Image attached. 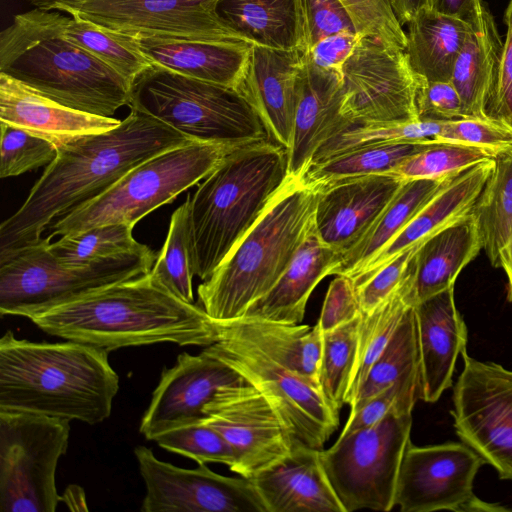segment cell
Instances as JSON below:
<instances>
[{
	"instance_id": "2e32d148",
	"label": "cell",
	"mask_w": 512,
	"mask_h": 512,
	"mask_svg": "<svg viewBox=\"0 0 512 512\" xmlns=\"http://www.w3.org/2000/svg\"><path fill=\"white\" fill-rule=\"evenodd\" d=\"M484 459L465 443H409L400 468L395 506L402 512H498L510 509L478 498L473 483Z\"/></svg>"
},
{
	"instance_id": "9c48e42d",
	"label": "cell",
	"mask_w": 512,
	"mask_h": 512,
	"mask_svg": "<svg viewBox=\"0 0 512 512\" xmlns=\"http://www.w3.org/2000/svg\"><path fill=\"white\" fill-rule=\"evenodd\" d=\"M50 237L0 264V314L30 318L94 290L148 274L156 255L147 246L83 266L61 263Z\"/></svg>"
},
{
	"instance_id": "e0dca14e",
	"label": "cell",
	"mask_w": 512,
	"mask_h": 512,
	"mask_svg": "<svg viewBox=\"0 0 512 512\" xmlns=\"http://www.w3.org/2000/svg\"><path fill=\"white\" fill-rule=\"evenodd\" d=\"M134 453L146 487L142 512H267L251 479L217 474L205 463L180 468L144 446Z\"/></svg>"
},
{
	"instance_id": "74e56055",
	"label": "cell",
	"mask_w": 512,
	"mask_h": 512,
	"mask_svg": "<svg viewBox=\"0 0 512 512\" xmlns=\"http://www.w3.org/2000/svg\"><path fill=\"white\" fill-rule=\"evenodd\" d=\"M64 34L70 41L110 66L131 83L152 66L133 36L77 16L67 17Z\"/></svg>"
},
{
	"instance_id": "9a60e30c",
	"label": "cell",
	"mask_w": 512,
	"mask_h": 512,
	"mask_svg": "<svg viewBox=\"0 0 512 512\" xmlns=\"http://www.w3.org/2000/svg\"><path fill=\"white\" fill-rule=\"evenodd\" d=\"M453 390L454 428L463 443L512 480V370L470 357Z\"/></svg>"
},
{
	"instance_id": "4316f807",
	"label": "cell",
	"mask_w": 512,
	"mask_h": 512,
	"mask_svg": "<svg viewBox=\"0 0 512 512\" xmlns=\"http://www.w3.org/2000/svg\"><path fill=\"white\" fill-rule=\"evenodd\" d=\"M0 122L57 144L76 136L111 130L121 120L72 109L0 73Z\"/></svg>"
},
{
	"instance_id": "c3c4849f",
	"label": "cell",
	"mask_w": 512,
	"mask_h": 512,
	"mask_svg": "<svg viewBox=\"0 0 512 512\" xmlns=\"http://www.w3.org/2000/svg\"><path fill=\"white\" fill-rule=\"evenodd\" d=\"M357 33L406 49L407 36L387 0H340Z\"/></svg>"
},
{
	"instance_id": "8d00e7d4",
	"label": "cell",
	"mask_w": 512,
	"mask_h": 512,
	"mask_svg": "<svg viewBox=\"0 0 512 512\" xmlns=\"http://www.w3.org/2000/svg\"><path fill=\"white\" fill-rule=\"evenodd\" d=\"M472 212L477 218L483 248L491 264L500 257L512 238V148L494 157V168Z\"/></svg>"
},
{
	"instance_id": "816d5d0a",
	"label": "cell",
	"mask_w": 512,
	"mask_h": 512,
	"mask_svg": "<svg viewBox=\"0 0 512 512\" xmlns=\"http://www.w3.org/2000/svg\"><path fill=\"white\" fill-rule=\"evenodd\" d=\"M425 240L402 251L379 270L355 284L362 312H370L398 287L405 277L410 260Z\"/></svg>"
},
{
	"instance_id": "7a4b0ae2",
	"label": "cell",
	"mask_w": 512,
	"mask_h": 512,
	"mask_svg": "<svg viewBox=\"0 0 512 512\" xmlns=\"http://www.w3.org/2000/svg\"><path fill=\"white\" fill-rule=\"evenodd\" d=\"M44 332L109 351L171 342L208 347L217 322L155 283L149 273L94 290L29 318Z\"/></svg>"
},
{
	"instance_id": "f35d334b",
	"label": "cell",
	"mask_w": 512,
	"mask_h": 512,
	"mask_svg": "<svg viewBox=\"0 0 512 512\" xmlns=\"http://www.w3.org/2000/svg\"><path fill=\"white\" fill-rule=\"evenodd\" d=\"M419 370V350L414 305L405 312L393 337L374 362L350 403V412L401 377Z\"/></svg>"
},
{
	"instance_id": "1f68e13d",
	"label": "cell",
	"mask_w": 512,
	"mask_h": 512,
	"mask_svg": "<svg viewBox=\"0 0 512 512\" xmlns=\"http://www.w3.org/2000/svg\"><path fill=\"white\" fill-rule=\"evenodd\" d=\"M453 175L455 174L440 178L404 180L363 239L342 257L334 275L356 277L414 219Z\"/></svg>"
},
{
	"instance_id": "60d3db41",
	"label": "cell",
	"mask_w": 512,
	"mask_h": 512,
	"mask_svg": "<svg viewBox=\"0 0 512 512\" xmlns=\"http://www.w3.org/2000/svg\"><path fill=\"white\" fill-rule=\"evenodd\" d=\"M132 225L111 223L61 236L48 249L58 261L70 266H83L142 247L132 236Z\"/></svg>"
},
{
	"instance_id": "8fae6325",
	"label": "cell",
	"mask_w": 512,
	"mask_h": 512,
	"mask_svg": "<svg viewBox=\"0 0 512 512\" xmlns=\"http://www.w3.org/2000/svg\"><path fill=\"white\" fill-rule=\"evenodd\" d=\"M70 420L0 410V511L54 512L56 469L67 452Z\"/></svg>"
},
{
	"instance_id": "91938a15",
	"label": "cell",
	"mask_w": 512,
	"mask_h": 512,
	"mask_svg": "<svg viewBox=\"0 0 512 512\" xmlns=\"http://www.w3.org/2000/svg\"><path fill=\"white\" fill-rule=\"evenodd\" d=\"M63 501L71 510H87L85 494L81 487L71 485L66 489L64 495L61 496Z\"/></svg>"
},
{
	"instance_id": "7bdbcfd3",
	"label": "cell",
	"mask_w": 512,
	"mask_h": 512,
	"mask_svg": "<svg viewBox=\"0 0 512 512\" xmlns=\"http://www.w3.org/2000/svg\"><path fill=\"white\" fill-rule=\"evenodd\" d=\"M444 121L419 120L397 125H357L326 141L315 153L312 163H318L350 150L394 142L434 140Z\"/></svg>"
},
{
	"instance_id": "ba28073f",
	"label": "cell",
	"mask_w": 512,
	"mask_h": 512,
	"mask_svg": "<svg viewBox=\"0 0 512 512\" xmlns=\"http://www.w3.org/2000/svg\"><path fill=\"white\" fill-rule=\"evenodd\" d=\"M239 147L193 141L159 153L132 168L101 195L57 219L49 237L111 223L135 226L208 176Z\"/></svg>"
},
{
	"instance_id": "ee69618b",
	"label": "cell",
	"mask_w": 512,
	"mask_h": 512,
	"mask_svg": "<svg viewBox=\"0 0 512 512\" xmlns=\"http://www.w3.org/2000/svg\"><path fill=\"white\" fill-rule=\"evenodd\" d=\"M495 156L496 153L477 146L434 143L404 161L390 173L403 180L440 178L459 173Z\"/></svg>"
},
{
	"instance_id": "680465c9",
	"label": "cell",
	"mask_w": 512,
	"mask_h": 512,
	"mask_svg": "<svg viewBox=\"0 0 512 512\" xmlns=\"http://www.w3.org/2000/svg\"><path fill=\"white\" fill-rule=\"evenodd\" d=\"M397 20L403 26L420 11L429 8V0H387Z\"/></svg>"
},
{
	"instance_id": "d6986e66",
	"label": "cell",
	"mask_w": 512,
	"mask_h": 512,
	"mask_svg": "<svg viewBox=\"0 0 512 512\" xmlns=\"http://www.w3.org/2000/svg\"><path fill=\"white\" fill-rule=\"evenodd\" d=\"M204 423L231 447V471L251 479L286 455L293 439L266 398L251 384L219 395L204 409Z\"/></svg>"
},
{
	"instance_id": "7402d4cb",
	"label": "cell",
	"mask_w": 512,
	"mask_h": 512,
	"mask_svg": "<svg viewBox=\"0 0 512 512\" xmlns=\"http://www.w3.org/2000/svg\"><path fill=\"white\" fill-rule=\"evenodd\" d=\"M451 286L414 305L419 350V398L436 402L453 382L468 332Z\"/></svg>"
},
{
	"instance_id": "e575fe53",
	"label": "cell",
	"mask_w": 512,
	"mask_h": 512,
	"mask_svg": "<svg viewBox=\"0 0 512 512\" xmlns=\"http://www.w3.org/2000/svg\"><path fill=\"white\" fill-rule=\"evenodd\" d=\"M413 258V257H412ZM413 261L398 287L370 312L361 313L355 365L348 404L354 399L367 373L393 337L407 309L415 305Z\"/></svg>"
},
{
	"instance_id": "f1b7e54d",
	"label": "cell",
	"mask_w": 512,
	"mask_h": 512,
	"mask_svg": "<svg viewBox=\"0 0 512 512\" xmlns=\"http://www.w3.org/2000/svg\"><path fill=\"white\" fill-rule=\"evenodd\" d=\"M483 248L479 224L473 212L427 238L414 254L415 303L451 286Z\"/></svg>"
},
{
	"instance_id": "d6a6232c",
	"label": "cell",
	"mask_w": 512,
	"mask_h": 512,
	"mask_svg": "<svg viewBox=\"0 0 512 512\" xmlns=\"http://www.w3.org/2000/svg\"><path fill=\"white\" fill-rule=\"evenodd\" d=\"M407 25L405 51L413 71L426 81H451L456 59L472 29L430 8L420 11Z\"/></svg>"
},
{
	"instance_id": "7c38bea8",
	"label": "cell",
	"mask_w": 512,
	"mask_h": 512,
	"mask_svg": "<svg viewBox=\"0 0 512 512\" xmlns=\"http://www.w3.org/2000/svg\"><path fill=\"white\" fill-rule=\"evenodd\" d=\"M219 339L205 349L237 370L273 407L293 442L322 449L339 425V410L319 385L278 363L217 322Z\"/></svg>"
},
{
	"instance_id": "ffe728a7",
	"label": "cell",
	"mask_w": 512,
	"mask_h": 512,
	"mask_svg": "<svg viewBox=\"0 0 512 512\" xmlns=\"http://www.w3.org/2000/svg\"><path fill=\"white\" fill-rule=\"evenodd\" d=\"M404 180L392 173L335 181L316 191L315 228L342 257L367 234Z\"/></svg>"
},
{
	"instance_id": "db71d44e",
	"label": "cell",
	"mask_w": 512,
	"mask_h": 512,
	"mask_svg": "<svg viewBox=\"0 0 512 512\" xmlns=\"http://www.w3.org/2000/svg\"><path fill=\"white\" fill-rule=\"evenodd\" d=\"M361 312L353 279L337 275L329 285L317 323L326 332L355 319Z\"/></svg>"
},
{
	"instance_id": "30bf717a",
	"label": "cell",
	"mask_w": 512,
	"mask_h": 512,
	"mask_svg": "<svg viewBox=\"0 0 512 512\" xmlns=\"http://www.w3.org/2000/svg\"><path fill=\"white\" fill-rule=\"evenodd\" d=\"M411 428L412 412L392 411L321 449L322 465L345 512L393 509Z\"/></svg>"
},
{
	"instance_id": "cb8c5ba5",
	"label": "cell",
	"mask_w": 512,
	"mask_h": 512,
	"mask_svg": "<svg viewBox=\"0 0 512 512\" xmlns=\"http://www.w3.org/2000/svg\"><path fill=\"white\" fill-rule=\"evenodd\" d=\"M341 102L342 71L319 68L305 56L288 150L290 177L299 178L326 141L354 124L342 115Z\"/></svg>"
},
{
	"instance_id": "d590c367",
	"label": "cell",
	"mask_w": 512,
	"mask_h": 512,
	"mask_svg": "<svg viewBox=\"0 0 512 512\" xmlns=\"http://www.w3.org/2000/svg\"><path fill=\"white\" fill-rule=\"evenodd\" d=\"M434 143L438 142H394L359 147L325 161L310 164L298 179L304 186L316 192L338 180L390 173L404 161Z\"/></svg>"
},
{
	"instance_id": "5b68a950",
	"label": "cell",
	"mask_w": 512,
	"mask_h": 512,
	"mask_svg": "<svg viewBox=\"0 0 512 512\" xmlns=\"http://www.w3.org/2000/svg\"><path fill=\"white\" fill-rule=\"evenodd\" d=\"M288 150L265 140L237 148L208 175L189 204L192 270L208 279L288 179Z\"/></svg>"
},
{
	"instance_id": "6125c7cd",
	"label": "cell",
	"mask_w": 512,
	"mask_h": 512,
	"mask_svg": "<svg viewBox=\"0 0 512 512\" xmlns=\"http://www.w3.org/2000/svg\"><path fill=\"white\" fill-rule=\"evenodd\" d=\"M30 4L34 5L35 7H39L41 4L49 1V0H27Z\"/></svg>"
},
{
	"instance_id": "44dd1931",
	"label": "cell",
	"mask_w": 512,
	"mask_h": 512,
	"mask_svg": "<svg viewBox=\"0 0 512 512\" xmlns=\"http://www.w3.org/2000/svg\"><path fill=\"white\" fill-rule=\"evenodd\" d=\"M305 51L252 45L237 89L260 116L270 139L289 150L299 98Z\"/></svg>"
},
{
	"instance_id": "681fc988",
	"label": "cell",
	"mask_w": 512,
	"mask_h": 512,
	"mask_svg": "<svg viewBox=\"0 0 512 512\" xmlns=\"http://www.w3.org/2000/svg\"><path fill=\"white\" fill-rule=\"evenodd\" d=\"M434 141L477 146L497 154L512 148V128L490 118H462L444 121Z\"/></svg>"
},
{
	"instance_id": "f5cc1de1",
	"label": "cell",
	"mask_w": 512,
	"mask_h": 512,
	"mask_svg": "<svg viewBox=\"0 0 512 512\" xmlns=\"http://www.w3.org/2000/svg\"><path fill=\"white\" fill-rule=\"evenodd\" d=\"M419 120L450 121L466 118L461 98L451 81L421 78L417 93Z\"/></svg>"
},
{
	"instance_id": "6da1fadb",
	"label": "cell",
	"mask_w": 512,
	"mask_h": 512,
	"mask_svg": "<svg viewBox=\"0 0 512 512\" xmlns=\"http://www.w3.org/2000/svg\"><path fill=\"white\" fill-rule=\"evenodd\" d=\"M191 142L171 126L133 108L116 128L58 142L55 159L22 206L0 225V264L38 244L54 219L101 195L135 166Z\"/></svg>"
},
{
	"instance_id": "b9f144b4",
	"label": "cell",
	"mask_w": 512,
	"mask_h": 512,
	"mask_svg": "<svg viewBox=\"0 0 512 512\" xmlns=\"http://www.w3.org/2000/svg\"><path fill=\"white\" fill-rule=\"evenodd\" d=\"M360 316L361 314L351 321L323 332L320 387L337 410L348 404L357 353Z\"/></svg>"
},
{
	"instance_id": "9f6ffc18",
	"label": "cell",
	"mask_w": 512,
	"mask_h": 512,
	"mask_svg": "<svg viewBox=\"0 0 512 512\" xmlns=\"http://www.w3.org/2000/svg\"><path fill=\"white\" fill-rule=\"evenodd\" d=\"M362 36L357 32L345 31L324 37L305 51V56L319 68L342 71Z\"/></svg>"
},
{
	"instance_id": "bcb514c9",
	"label": "cell",
	"mask_w": 512,
	"mask_h": 512,
	"mask_svg": "<svg viewBox=\"0 0 512 512\" xmlns=\"http://www.w3.org/2000/svg\"><path fill=\"white\" fill-rule=\"evenodd\" d=\"M1 124L0 177L18 176L49 165L57 155L54 141L23 128Z\"/></svg>"
},
{
	"instance_id": "8992f818",
	"label": "cell",
	"mask_w": 512,
	"mask_h": 512,
	"mask_svg": "<svg viewBox=\"0 0 512 512\" xmlns=\"http://www.w3.org/2000/svg\"><path fill=\"white\" fill-rule=\"evenodd\" d=\"M317 198L298 178L288 177L257 222L198 286L201 307L212 320L242 318L272 289L315 222Z\"/></svg>"
},
{
	"instance_id": "f6af8a7d",
	"label": "cell",
	"mask_w": 512,
	"mask_h": 512,
	"mask_svg": "<svg viewBox=\"0 0 512 512\" xmlns=\"http://www.w3.org/2000/svg\"><path fill=\"white\" fill-rule=\"evenodd\" d=\"M160 447L191 458L199 463L217 462L231 468L234 454L214 428L203 421L179 426L165 431L154 438Z\"/></svg>"
},
{
	"instance_id": "ab89813d",
	"label": "cell",
	"mask_w": 512,
	"mask_h": 512,
	"mask_svg": "<svg viewBox=\"0 0 512 512\" xmlns=\"http://www.w3.org/2000/svg\"><path fill=\"white\" fill-rule=\"evenodd\" d=\"M190 194L173 212L164 245L149 272L152 280L187 303H194L189 227Z\"/></svg>"
},
{
	"instance_id": "f546056e",
	"label": "cell",
	"mask_w": 512,
	"mask_h": 512,
	"mask_svg": "<svg viewBox=\"0 0 512 512\" xmlns=\"http://www.w3.org/2000/svg\"><path fill=\"white\" fill-rule=\"evenodd\" d=\"M503 42L490 11L486 9L478 31H471L456 59L451 82L466 118L487 119L499 78Z\"/></svg>"
},
{
	"instance_id": "484cf974",
	"label": "cell",
	"mask_w": 512,
	"mask_h": 512,
	"mask_svg": "<svg viewBox=\"0 0 512 512\" xmlns=\"http://www.w3.org/2000/svg\"><path fill=\"white\" fill-rule=\"evenodd\" d=\"M494 168V158L455 175L434 195L414 219L353 279L358 283L402 251L471 213Z\"/></svg>"
},
{
	"instance_id": "f907efd6",
	"label": "cell",
	"mask_w": 512,
	"mask_h": 512,
	"mask_svg": "<svg viewBox=\"0 0 512 512\" xmlns=\"http://www.w3.org/2000/svg\"><path fill=\"white\" fill-rule=\"evenodd\" d=\"M298 7L305 51L324 37L345 31L357 32L340 0H298Z\"/></svg>"
},
{
	"instance_id": "836d02e7",
	"label": "cell",
	"mask_w": 512,
	"mask_h": 512,
	"mask_svg": "<svg viewBox=\"0 0 512 512\" xmlns=\"http://www.w3.org/2000/svg\"><path fill=\"white\" fill-rule=\"evenodd\" d=\"M217 12L252 45L305 51L298 0H220Z\"/></svg>"
},
{
	"instance_id": "83f0119b",
	"label": "cell",
	"mask_w": 512,
	"mask_h": 512,
	"mask_svg": "<svg viewBox=\"0 0 512 512\" xmlns=\"http://www.w3.org/2000/svg\"><path fill=\"white\" fill-rule=\"evenodd\" d=\"M133 37L152 64L236 90L247 70L252 49L246 42Z\"/></svg>"
},
{
	"instance_id": "ac0fdd59",
	"label": "cell",
	"mask_w": 512,
	"mask_h": 512,
	"mask_svg": "<svg viewBox=\"0 0 512 512\" xmlns=\"http://www.w3.org/2000/svg\"><path fill=\"white\" fill-rule=\"evenodd\" d=\"M250 383L233 367L204 349L180 354L162 371L139 431L148 440L173 428L199 422L204 409L219 395Z\"/></svg>"
},
{
	"instance_id": "d4e9b609",
	"label": "cell",
	"mask_w": 512,
	"mask_h": 512,
	"mask_svg": "<svg viewBox=\"0 0 512 512\" xmlns=\"http://www.w3.org/2000/svg\"><path fill=\"white\" fill-rule=\"evenodd\" d=\"M341 260L339 253L321 241L314 222L282 276L242 318L300 324L312 291L324 277L334 275Z\"/></svg>"
},
{
	"instance_id": "277c9868",
	"label": "cell",
	"mask_w": 512,
	"mask_h": 512,
	"mask_svg": "<svg viewBox=\"0 0 512 512\" xmlns=\"http://www.w3.org/2000/svg\"><path fill=\"white\" fill-rule=\"evenodd\" d=\"M67 16L34 8L0 34V73L72 109L113 117L130 104L131 82L70 41Z\"/></svg>"
},
{
	"instance_id": "4dcf8cb0",
	"label": "cell",
	"mask_w": 512,
	"mask_h": 512,
	"mask_svg": "<svg viewBox=\"0 0 512 512\" xmlns=\"http://www.w3.org/2000/svg\"><path fill=\"white\" fill-rule=\"evenodd\" d=\"M249 340L272 359L320 386L323 331L314 326L237 319L219 322Z\"/></svg>"
},
{
	"instance_id": "4fadbf2b",
	"label": "cell",
	"mask_w": 512,
	"mask_h": 512,
	"mask_svg": "<svg viewBox=\"0 0 512 512\" xmlns=\"http://www.w3.org/2000/svg\"><path fill=\"white\" fill-rule=\"evenodd\" d=\"M420 81L404 49L362 36L342 67L341 113L357 125L419 121Z\"/></svg>"
},
{
	"instance_id": "94428289",
	"label": "cell",
	"mask_w": 512,
	"mask_h": 512,
	"mask_svg": "<svg viewBox=\"0 0 512 512\" xmlns=\"http://www.w3.org/2000/svg\"><path fill=\"white\" fill-rule=\"evenodd\" d=\"M508 278V300L512 302V238L500 257V266Z\"/></svg>"
},
{
	"instance_id": "5bb4252c",
	"label": "cell",
	"mask_w": 512,
	"mask_h": 512,
	"mask_svg": "<svg viewBox=\"0 0 512 512\" xmlns=\"http://www.w3.org/2000/svg\"><path fill=\"white\" fill-rule=\"evenodd\" d=\"M220 0H49L58 10L130 36L252 43L217 12Z\"/></svg>"
},
{
	"instance_id": "11a10c76",
	"label": "cell",
	"mask_w": 512,
	"mask_h": 512,
	"mask_svg": "<svg viewBox=\"0 0 512 512\" xmlns=\"http://www.w3.org/2000/svg\"><path fill=\"white\" fill-rule=\"evenodd\" d=\"M504 19L507 32L499 78L494 96L486 109V116L512 128V0L507 6Z\"/></svg>"
},
{
	"instance_id": "603a6c76",
	"label": "cell",
	"mask_w": 512,
	"mask_h": 512,
	"mask_svg": "<svg viewBox=\"0 0 512 512\" xmlns=\"http://www.w3.org/2000/svg\"><path fill=\"white\" fill-rule=\"evenodd\" d=\"M320 452L294 442L286 455L251 478L267 512H345Z\"/></svg>"
},
{
	"instance_id": "52a82bcc",
	"label": "cell",
	"mask_w": 512,
	"mask_h": 512,
	"mask_svg": "<svg viewBox=\"0 0 512 512\" xmlns=\"http://www.w3.org/2000/svg\"><path fill=\"white\" fill-rule=\"evenodd\" d=\"M129 106L193 141L245 146L271 140L256 110L236 89L154 64L132 82Z\"/></svg>"
},
{
	"instance_id": "7dc6e473",
	"label": "cell",
	"mask_w": 512,
	"mask_h": 512,
	"mask_svg": "<svg viewBox=\"0 0 512 512\" xmlns=\"http://www.w3.org/2000/svg\"><path fill=\"white\" fill-rule=\"evenodd\" d=\"M417 398L419 370L401 377L365 401L359 409L350 412L340 435L371 426L392 411L412 412Z\"/></svg>"
},
{
	"instance_id": "6f0895ef",
	"label": "cell",
	"mask_w": 512,
	"mask_h": 512,
	"mask_svg": "<svg viewBox=\"0 0 512 512\" xmlns=\"http://www.w3.org/2000/svg\"><path fill=\"white\" fill-rule=\"evenodd\" d=\"M429 8L466 23L472 31L481 28L487 9L482 0H429Z\"/></svg>"
},
{
	"instance_id": "3957f363",
	"label": "cell",
	"mask_w": 512,
	"mask_h": 512,
	"mask_svg": "<svg viewBox=\"0 0 512 512\" xmlns=\"http://www.w3.org/2000/svg\"><path fill=\"white\" fill-rule=\"evenodd\" d=\"M118 390L105 349L71 340L33 342L10 330L0 339V410L95 425L110 416Z\"/></svg>"
}]
</instances>
